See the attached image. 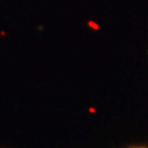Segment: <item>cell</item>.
<instances>
[{"mask_svg": "<svg viewBox=\"0 0 148 148\" xmlns=\"http://www.w3.org/2000/svg\"><path fill=\"white\" fill-rule=\"evenodd\" d=\"M125 148H148L147 145H139V144H135V145H131V146H127Z\"/></svg>", "mask_w": 148, "mask_h": 148, "instance_id": "cell-1", "label": "cell"}]
</instances>
